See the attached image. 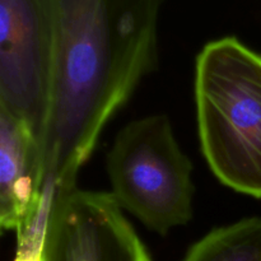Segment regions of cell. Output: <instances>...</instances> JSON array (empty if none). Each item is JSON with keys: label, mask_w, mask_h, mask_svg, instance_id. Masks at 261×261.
Masks as SVG:
<instances>
[{"label": "cell", "mask_w": 261, "mask_h": 261, "mask_svg": "<svg viewBox=\"0 0 261 261\" xmlns=\"http://www.w3.org/2000/svg\"><path fill=\"white\" fill-rule=\"evenodd\" d=\"M201 152L237 193L261 199V55L236 37L206 43L196 59Z\"/></svg>", "instance_id": "7a4b0ae2"}, {"label": "cell", "mask_w": 261, "mask_h": 261, "mask_svg": "<svg viewBox=\"0 0 261 261\" xmlns=\"http://www.w3.org/2000/svg\"><path fill=\"white\" fill-rule=\"evenodd\" d=\"M111 195L150 231L167 234L193 218V165L165 115L129 122L107 155Z\"/></svg>", "instance_id": "3957f363"}, {"label": "cell", "mask_w": 261, "mask_h": 261, "mask_svg": "<svg viewBox=\"0 0 261 261\" xmlns=\"http://www.w3.org/2000/svg\"><path fill=\"white\" fill-rule=\"evenodd\" d=\"M166 2L46 0L53 75L41 150L56 191L75 186L107 122L154 69Z\"/></svg>", "instance_id": "6da1fadb"}, {"label": "cell", "mask_w": 261, "mask_h": 261, "mask_svg": "<svg viewBox=\"0 0 261 261\" xmlns=\"http://www.w3.org/2000/svg\"><path fill=\"white\" fill-rule=\"evenodd\" d=\"M42 150L25 122L0 110V226L19 231L40 204Z\"/></svg>", "instance_id": "8992f818"}, {"label": "cell", "mask_w": 261, "mask_h": 261, "mask_svg": "<svg viewBox=\"0 0 261 261\" xmlns=\"http://www.w3.org/2000/svg\"><path fill=\"white\" fill-rule=\"evenodd\" d=\"M56 189L43 184L40 204L27 223L17 231V252L14 261H42L48 219L51 216Z\"/></svg>", "instance_id": "ba28073f"}, {"label": "cell", "mask_w": 261, "mask_h": 261, "mask_svg": "<svg viewBox=\"0 0 261 261\" xmlns=\"http://www.w3.org/2000/svg\"><path fill=\"white\" fill-rule=\"evenodd\" d=\"M53 75V27L46 0H0V110L42 142Z\"/></svg>", "instance_id": "277c9868"}, {"label": "cell", "mask_w": 261, "mask_h": 261, "mask_svg": "<svg viewBox=\"0 0 261 261\" xmlns=\"http://www.w3.org/2000/svg\"><path fill=\"white\" fill-rule=\"evenodd\" d=\"M182 261H261V218L213 229L189 249Z\"/></svg>", "instance_id": "52a82bcc"}, {"label": "cell", "mask_w": 261, "mask_h": 261, "mask_svg": "<svg viewBox=\"0 0 261 261\" xmlns=\"http://www.w3.org/2000/svg\"><path fill=\"white\" fill-rule=\"evenodd\" d=\"M42 261H152L114 196L58 191L48 219Z\"/></svg>", "instance_id": "5b68a950"}]
</instances>
